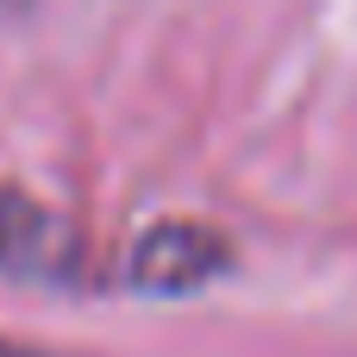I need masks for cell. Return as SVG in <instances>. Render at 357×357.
Returning a JSON list of instances; mask_svg holds the SVG:
<instances>
[{
    "label": "cell",
    "mask_w": 357,
    "mask_h": 357,
    "mask_svg": "<svg viewBox=\"0 0 357 357\" xmlns=\"http://www.w3.org/2000/svg\"><path fill=\"white\" fill-rule=\"evenodd\" d=\"M0 270L38 276V282H69V276H82V238L44 201L0 188Z\"/></svg>",
    "instance_id": "6da1fadb"
},
{
    "label": "cell",
    "mask_w": 357,
    "mask_h": 357,
    "mask_svg": "<svg viewBox=\"0 0 357 357\" xmlns=\"http://www.w3.org/2000/svg\"><path fill=\"white\" fill-rule=\"evenodd\" d=\"M220 264H226V245L207 226H151L132 245V282L138 289H157V295L201 289Z\"/></svg>",
    "instance_id": "7a4b0ae2"
},
{
    "label": "cell",
    "mask_w": 357,
    "mask_h": 357,
    "mask_svg": "<svg viewBox=\"0 0 357 357\" xmlns=\"http://www.w3.org/2000/svg\"><path fill=\"white\" fill-rule=\"evenodd\" d=\"M0 357H75V351H56V345H31V339H6L0 333Z\"/></svg>",
    "instance_id": "3957f363"
},
{
    "label": "cell",
    "mask_w": 357,
    "mask_h": 357,
    "mask_svg": "<svg viewBox=\"0 0 357 357\" xmlns=\"http://www.w3.org/2000/svg\"><path fill=\"white\" fill-rule=\"evenodd\" d=\"M0 6H25V0H0Z\"/></svg>",
    "instance_id": "277c9868"
}]
</instances>
